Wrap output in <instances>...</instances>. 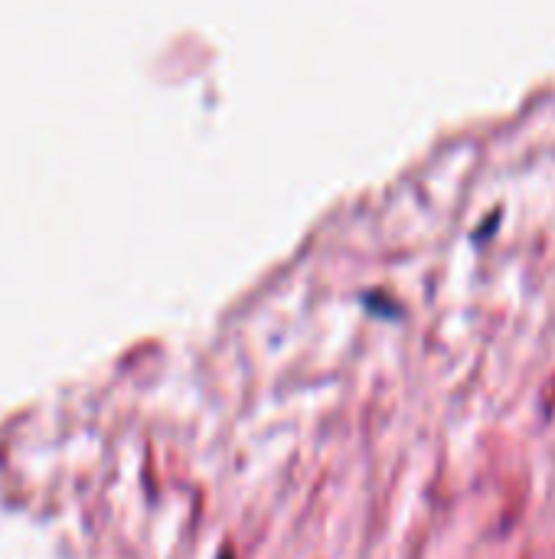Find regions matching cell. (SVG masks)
Segmentation results:
<instances>
[{
	"instance_id": "1",
	"label": "cell",
	"mask_w": 555,
	"mask_h": 559,
	"mask_svg": "<svg viewBox=\"0 0 555 559\" xmlns=\"http://www.w3.org/2000/svg\"><path fill=\"white\" fill-rule=\"evenodd\" d=\"M216 559H236L232 557V550H229V547H222V550H219V557Z\"/></svg>"
}]
</instances>
